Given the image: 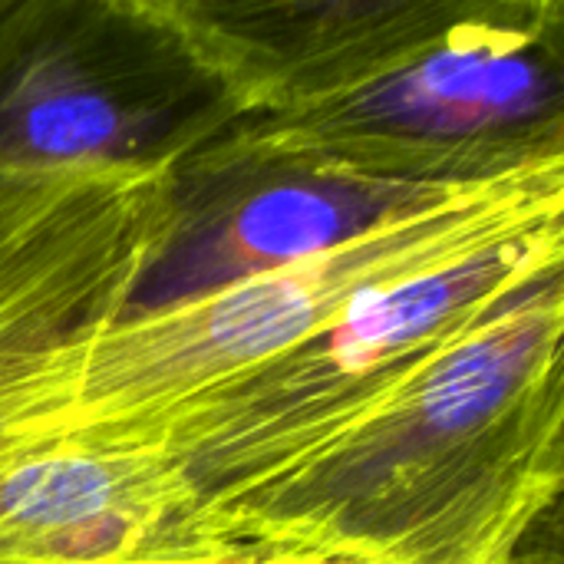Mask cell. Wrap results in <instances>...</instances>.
Instances as JSON below:
<instances>
[{
	"label": "cell",
	"instance_id": "obj_1",
	"mask_svg": "<svg viewBox=\"0 0 564 564\" xmlns=\"http://www.w3.org/2000/svg\"><path fill=\"white\" fill-rule=\"evenodd\" d=\"M278 152L420 188L564 152V0H152Z\"/></svg>",
	"mask_w": 564,
	"mask_h": 564
},
{
	"label": "cell",
	"instance_id": "obj_2",
	"mask_svg": "<svg viewBox=\"0 0 564 564\" xmlns=\"http://www.w3.org/2000/svg\"><path fill=\"white\" fill-rule=\"evenodd\" d=\"M564 492V271L218 522L235 552L512 564Z\"/></svg>",
	"mask_w": 564,
	"mask_h": 564
},
{
	"label": "cell",
	"instance_id": "obj_3",
	"mask_svg": "<svg viewBox=\"0 0 564 564\" xmlns=\"http://www.w3.org/2000/svg\"><path fill=\"white\" fill-rule=\"evenodd\" d=\"M562 192L558 152L271 274L162 311L126 314L96 344L53 436L139 446L192 400L324 334L364 294L496 235Z\"/></svg>",
	"mask_w": 564,
	"mask_h": 564
},
{
	"label": "cell",
	"instance_id": "obj_4",
	"mask_svg": "<svg viewBox=\"0 0 564 564\" xmlns=\"http://www.w3.org/2000/svg\"><path fill=\"white\" fill-rule=\"evenodd\" d=\"M178 159L30 169L0 162V463L69 413L175 215Z\"/></svg>",
	"mask_w": 564,
	"mask_h": 564
},
{
	"label": "cell",
	"instance_id": "obj_5",
	"mask_svg": "<svg viewBox=\"0 0 564 564\" xmlns=\"http://www.w3.org/2000/svg\"><path fill=\"white\" fill-rule=\"evenodd\" d=\"M231 126L149 0H20L0 46V162L182 159Z\"/></svg>",
	"mask_w": 564,
	"mask_h": 564
},
{
	"label": "cell",
	"instance_id": "obj_6",
	"mask_svg": "<svg viewBox=\"0 0 564 564\" xmlns=\"http://www.w3.org/2000/svg\"><path fill=\"white\" fill-rule=\"evenodd\" d=\"M476 185V182H473ZM357 175L221 129L178 162L172 228L129 314L185 304L297 264L456 195Z\"/></svg>",
	"mask_w": 564,
	"mask_h": 564
},
{
	"label": "cell",
	"instance_id": "obj_7",
	"mask_svg": "<svg viewBox=\"0 0 564 564\" xmlns=\"http://www.w3.org/2000/svg\"><path fill=\"white\" fill-rule=\"evenodd\" d=\"M159 449L26 443L0 463V564H235Z\"/></svg>",
	"mask_w": 564,
	"mask_h": 564
},
{
	"label": "cell",
	"instance_id": "obj_8",
	"mask_svg": "<svg viewBox=\"0 0 564 564\" xmlns=\"http://www.w3.org/2000/svg\"><path fill=\"white\" fill-rule=\"evenodd\" d=\"M512 564H564V492L529 529Z\"/></svg>",
	"mask_w": 564,
	"mask_h": 564
},
{
	"label": "cell",
	"instance_id": "obj_9",
	"mask_svg": "<svg viewBox=\"0 0 564 564\" xmlns=\"http://www.w3.org/2000/svg\"><path fill=\"white\" fill-rule=\"evenodd\" d=\"M235 564H364L347 558H324V555H288V552H241Z\"/></svg>",
	"mask_w": 564,
	"mask_h": 564
},
{
	"label": "cell",
	"instance_id": "obj_10",
	"mask_svg": "<svg viewBox=\"0 0 564 564\" xmlns=\"http://www.w3.org/2000/svg\"><path fill=\"white\" fill-rule=\"evenodd\" d=\"M13 17H17V0H0V46H3V40L10 33Z\"/></svg>",
	"mask_w": 564,
	"mask_h": 564
}]
</instances>
